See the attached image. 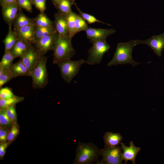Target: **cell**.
<instances>
[{
	"instance_id": "52a82bcc",
	"label": "cell",
	"mask_w": 164,
	"mask_h": 164,
	"mask_svg": "<svg viewBox=\"0 0 164 164\" xmlns=\"http://www.w3.org/2000/svg\"><path fill=\"white\" fill-rule=\"evenodd\" d=\"M122 149L121 147L104 146L100 150L101 160L97 161L96 164H122Z\"/></svg>"
},
{
	"instance_id": "4dcf8cb0",
	"label": "cell",
	"mask_w": 164,
	"mask_h": 164,
	"mask_svg": "<svg viewBox=\"0 0 164 164\" xmlns=\"http://www.w3.org/2000/svg\"><path fill=\"white\" fill-rule=\"evenodd\" d=\"M15 96L11 88L8 87L0 88V99L10 98Z\"/></svg>"
},
{
	"instance_id": "2e32d148",
	"label": "cell",
	"mask_w": 164,
	"mask_h": 164,
	"mask_svg": "<svg viewBox=\"0 0 164 164\" xmlns=\"http://www.w3.org/2000/svg\"><path fill=\"white\" fill-rule=\"evenodd\" d=\"M10 70L13 78L21 76H31V73L23 63L20 58L17 62L12 64Z\"/></svg>"
},
{
	"instance_id": "3957f363",
	"label": "cell",
	"mask_w": 164,
	"mask_h": 164,
	"mask_svg": "<svg viewBox=\"0 0 164 164\" xmlns=\"http://www.w3.org/2000/svg\"><path fill=\"white\" fill-rule=\"evenodd\" d=\"M72 39L70 36L62 37L58 34L53 50V64L60 61L70 59L75 55V51L71 43Z\"/></svg>"
},
{
	"instance_id": "277c9868",
	"label": "cell",
	"mask_w": 164,
	"mask_h": 164,
	"mask_svg": "<svg viewBox=\"0 0 164 164\" xmlns=\"http://www.w3.org/2000/svg\"><path fill=\"white\" fill-rule=\"evenodd\" d=\"M47 57L43 56L31 73L32 87L34 89L45 87L48 81V74L46 68Z\"/></svg>"
},
{
	"instance_id": "d4e9b609",
	"label": "cell",
	"mask_w": 164,
	"mask_h": 164,
	"mask_svg": "<svg viewBox=\"0 0 164 164\" xmlns=\"http://www.w3.org/2000/svg\"><path fill=\"white\" fill-rule=\"evenodd\" d=\"M15 58L10 51L5 52L0 62V68L3 69H10Z\"/></svg>"
},
{
	"instance_id": "d6a6232c",
	"label": "cell",
	"mask_w": 164,
	"mask_h": 164,
	"mask_svg": "<svg viewBox=\"0 0 164 164\" xmlns=\"http://www.w3.org/2000/svg\"><path fill=\"white\" fill-rule=\"evenodd\" d=\"M32 5L40 12H44L46 9V0H31Z\"/></svg>"
},
{
	"instance_id": "ba28073f",
	"label": "cell",
	"mask_w": 164,
	"mask_h": 164,
	"mask_svg": "<svg viewBox=\"0 0 164 164\" xmlns=\"http://www.w3.org/2000/svg\"><path fill=\"white\" fill-rule=\"evenodd\" d=\"M43 56L33 45L31 44L22 57L20 58L24 65L32 73Z\"/></svg>"
},
{
	"instance_id": "9a60e30c",
	"label": "cell",
	"mask_w": 164,
	"mask_h": 164,
	"mask_svg": "<svg viewBox=\"0 0 164 164\" xmlns=\"http://www.w3.org/2000/svg\"><path fill=\"white\" fill-rule=\"evenodd\" d=\"M54 25L59 35L62 37L70 36L66 19V16L58 12L54 15Z\"/></svg>"
},
{
	"instance_id": "7c38bea8",
	"label": "cell",
	"mask_w": 164,
	"mask_h": 164,
	"mask_svg": "<svg viewBox=\"0 0 164 164\" xmlns=\"http://www.w3.org/2000/svg\"><path fill=\"white\" fill-rule=\"evenodd\" d=\"M87 38L90 41H104L109 36L114 33L116 30L113 29L88 28L85 31Z\"/></svg>"
},
{
	"instance_id": "5b68a950",
	"label": "cell",
	"mask_w": 164,
	"mask_h": 164,
	"mask_svg": "<svg viewBox=\"0 0 164 164\" xmlns=\"http://www.w3.org/2000/svg\"><path fill=\"white\" fill-rule=\"evenodd\" d=\"M84 63L85 61L83 59L75 61L68 59L58 62L56 64L60 69L61 76L64 80L70 83Z\"/></svg>"
},
{
	"instance_id": "1f68e13d",
	"label": "cell",
	"mask_w": 164,
	"mask_h": 164,
	"mask_svg": "<svg viewBox=\"0 0 164 164\" xmlns=\"http://www.w3.org/2000/svg\"><path fill=\"white\" fill-rule=\"evenodd\" d=\"M12 121L7 114L6 109H0V123L1 124L9 126L12 124Z\"/></svg>"
},
{
	"instance_id": "d6986e66",
	"label": "cell",
	"mask_w": 164,
	"mask_h": 164,
	"mask_svg": "<svg viewBox=\"0 0 164 164\" xmlns=\"http://www.w3.org/2000/svg\"><path fill=\"white\" fill-rule=\"evenodd\" d=\"M57 32L55 25L45 27L35 26L34 36L35 41L43 37Z\"/></svg>"
},
{
	"instance_id": "4fadbf2b",
	"label": "cell",
	"mask_w": 164,
	"mask_h": 164,
	"mask_svg": "<svg viewBox=\"0 0 164 164\" xmlns=\"http://www.w3.org/2000/svg\"><path fill=\"white\" fill-rule=\"evenodd\" d=\"M2 8L3 19L9 26H12L19 11L22 9L19 7L17 3L6 5Z\"/></svg>"
},
{
	"instance_id": "e575fe53",
	"label": "cell",
	"mask_w": 164,
	"mask_h": 164,
	"mask_svg": "<svg viewBox=\"0 0 164 164\" xmlns=\"http://www.w3.org/2000/svg\"><path fill=\"white\" fill-rule=\"evenodd\" d=\"M19 132L17 127L15 125H13L10 132L8 133L7 139L9 141H12L16 136Z\"/></svg>"
},
{
	"instance_id": "8fae6325",
	"label": "cell",
	"mask_w": 164,
	"mask_h": 164,
	"mask_svg": "<svg viewBox=\"0 0 164 164\" xmlns=\"http://www.w3.org/2000/svg\"><path fill=\"white\" fill-rule=\"evenodd\" d=\"M34 23L19 28H13L18 39L29 45H33L35 43Z\"/></svg>"
},
{
	"instance_id": "8992f818",
	"label": "cell",
	"mask_w": 164,
	"mask_h": 164,
	"mask_svg": "<svg viewBox=\"0 0 164 164\" xmlns=\"http://www.w3.org/2000/svg\"><path fill=\"white\" fill-rule=\"evenodd\" d=\"M92 46L88 50L89 56L85 63L89 65L100 63L104 54L108 51L110 46L106 40L90 41Z\"/></svg>"
},
{
	"instance_id": "9c48e42d",
	"label": "cell",
	"mask_w": 164,
	"mask_h": 164,
	"mask_svg": "<svg viewBox=\"0 0 164 164\" xmlns=\"http://www.w3.org/2000/svg\"><path fill=\"white\" fill-rule=\"evenodd\" d=\"M58 33L50 35L36 40L33 44L39 52L44 56L49 51L53 50Z\"/></svg>"
},
{
	"instance_id": "d590c367",
	"label": "cell",
	"mask_w": 164,
	"mask_h": 164,
	"mask_svg": "<svg viewBox=\"0 0 164 164\" xmlns=\"http://www.w3.org/2000/svg\"><path fill=\"white\" fill-rule=\"evenodd\" d=\"M8 131L5 128L2 127L0 129V141L1 142H5L7 139Z\"/></svg>"
},
{
	"instance_id": "f35d334b",
	"label": "cell",
	"mask_w": 164,
	"mask_h": 164,
	"mask_svg": "<svg viewBox=\"0 0 164 164\" xmlns=\"http://www.w3.org/2000/svg\"><path fill=\"white\" fill-rule=\"evenodd\" d=\"M60 0H51L56 9H57Z\"/></svg>"
},
{
	"instance_id": "836d02e7",
	"label": "cell",
	"mask_w": 164,
	"mask_h": 164,
	"mask_svg": "<svg viewBox=\"0 0 164 164\" xmlns=\"http://www.w3.org/2000/svg\"><path fill=\"white\" fill-rule=\"evenodd\" d=\"M7 114L12 121L16 122L17 120L16 112L15 108V105L11 106L6 108Z\"/></svg>"
},
{
	"instance_id": "ac0fdd59",
	"label": "cell",
	"mask_w": 164,
	"mask_h": 164,
	"mask_svg": "<svg viewBox=\"0 0 164 164\" xmlns=\"http://www.w3.org/2000/svg\"><path fill=\"white\" fill-rule=\"evenodd\" d=\"M9 26L8 33L2 41L5 46V52L10 51L11 50L19 39L16 33L12 30V26Z\"/></svg>"
},
{
	"instance_id": "30bf717a",
	"label": "cell",
	"mask_w": 164,
	"mask_h": 164,
	"mask_svg": "<svg viewBox=\"0 0 164 164\" xmlns=\"http://www.w3.org/2000/svg\"><path fill=\"white\" fill-rule=\"evenodd\" d=\"M140 44H145L149 46L155 53L160 57L164 48V32L159 35L153 36L146 40H135L136 45Z\"/></svg>"
},
{
	"instance_id": "f546056e",
	"label": "cell",
	"mask_w": 164,
	"mask_h": 164,
	"mask_svg": "<svg viewBox=\"0 0 164 164\" xmlns=\"http://www.w3.org/2000/svg\"><path fill=\"white\" fill-rule=\"evenodd\" d=\"M17 4L21 9H24L27 12H32V5L31 0H17Z\"/></svg>"
},
{
	"instance_id": "44dd1931",
	"label": "cell",
	"mask_w": 164,
	"mask_h": 164,
	"mask_svg": "<svg viewBox=\"0 0 164 164\" xmlns=\"http://www.w3.org/2000/svg\"><path fill=\"white\" fill-rule=\"evenodd\" d=\"M33 23L32 18H29L25 15L21 9L19 11L12 25L13 28H19Z\"/></svg>"
},
{
	"instance_id": "74e56055",
	"label": "cell",
	"mask_w": 164,
	"mask_h": 164,
	"mask_svg": "<svg viewBox=\"0 0 164 164\" xmlns=\"http://www.w3.org/2000/svg\"><path fill=\"white\" fill-rule=\"evenodd\" d=\"M17 0H0V4L1 6H2L10 4L17 3Z\"/></svg>"
},
{
	"instance_id": "f1b7e54d",
	"label": "cell",
	"mask_w": 164,
	"mask_h": 164,
	"mask_svg": "<svg viewBox=\"0 0 164 164\" xmlns=\"http://www.w3.org/2000/svg\"><path fill=\"white\" fill-rule=\"evenodd\" d=\"M10 69H3L0 68V88L13 79Z\"/></svg>"
},
{
	"instance_id": "6da1fadb",
	"label": "cell",
	"mask_w": 164,
	"mask_h": 164,
	"mask_svg": "<svg viewBox=\"0 0 164 164\" xmlns=\"http://www.w3.org/2000/svg\"><path fill=\"white\" fill-rule=\"evenodd\" d=\"M76 156L73 163L90 164L98 161L101 156L100 150L91 142H78L75 152Z\"/></svg>"
},
{
	"instance_id": "5bb4252c",
	"label": "cell",
	"mask_w": 164,
	"mask_h": 164,
	"mask_svg": "<svg viewBox=\"0 0 164 164\" xmlns=\"http://www.w3.org/2000/svg\"><path fill=\"white\" fill-rule=\"evenodd\" d=\"M120 144L123 151L122 159L125 161L124 164H127L128 161H131L133 164H135L136 158L141 150L140 148L136 147L132 141L130 142L128 147L123 143L121 142Z\"/></svg>"
},
{
	"instance_id": "484cf974",
	"label": "cell",
	"mask_w": 164,
	"mask_h": 164,
	"mask_svg": "<svg viewBox=\"0 0 164 164\" xmlns=\"http://www.w3.org/2000/svg\"><path fill=\"white\" fill-rule=\"evenodd\" d=\"M23 99V97L16 96L10 98L0 99V109H5L11 106L15 105L22 101Z\"/></svg>"
},
{
	"instance_id": "e0dca14e",
	"label": "cell",
	"mask_w": 164,
	"mask_h": 164,
	"mask_svg": "<svg viewBox=\"0 0 164 164\" xmlns=\"http://www.w3.org/2000/svg\"><path fill=\"white\" fill-rule=\"evenodd\" d=\"M104 146L114 147L118 146L122 139L119 133L106 132L103 136Z\"/></svg>"
},
{
	"instance_id": "603a6c76",
	"label": "cell",
	"mask_w": 164,
	"mask_h": 164,
	"mask_svg": "<svg viewBox=\"0 0 164 164\" xmlns=\"http://www.w3.org/2000/svg\"><path fill=\"white\" fill-rule=\"evenodd\" d=\"M74 2L70 0H60L58 5V12L66 16L72 11L71 6Z\"/></svg>"
},
{
	"instance_id": "8d00e7d4",
	"label": "cell",
	"mask_w": 164,
	"mask_h": 164,
	"mask_svg": "<svg viewBox=\"0 0 164 164\" xmlns=\"http://www.w3.org/2000/svg\"><path fill=\"white\" fill-rule=\"evenodd\" d=\"M8 143H5L1 144L0 145V156L3 157L5 155V150L7 147Z\"/></svg>"
},
{
	"instance_id": "4316f807",
	"label": "cell",
	"mask_w": 164,
	"mask_h": 164,
	"mask_svg": "<svg viewBox=\"0 0 164 164\" xmlns=\"http://www.w3.org/2000/svg\"><path fill=\"white\" fill-rule=\"evenodd\" d=\"M89 27L86 20L79 15L76 13L75 17L76 33L82 31H85Z\"/></svg>"
},
{
	"instance_id": "ab89813d",
	"label": "cell",
	"mask_w": 164,
	"mask_h": 164,
	"mask_svg": "<svg viewBox=\"0 0 164 164\" xmlns=\"http://www.w3.org/2000/svg\"><path fill=\"white\" fill-rule=\"evenodd\" d=\"M70 0L72 1L73 2H74V1H75V0Z\"/></svg>"
},
{
	"instance_id": "cb8c5ba5",
	"label": "cell",
	"mask_w": 164,
	"mask_h": 164,
	"mask_svg": "<svg viewBox=\"0 0 164 164\" xmlns=\"http://www.w3.org/2000/svg\"><path fill=\"white\" fill-rule=\"evenodd\" d=\"M76 13L72 11L66 16V19L70 36L71 38L76 33L75 17Z\"/></svg>"
},
{
	"instance_id": "7a4b0ae2",
	"label": "cell",
	"mask_w": 164,
	"mask_h": 164,
	"mask_svg": "<svg viewBox=\"0 0 164 164\" xmlns=\"http://www.w3.org/2000/svg\"><path fill=\"white\" fill-rule=\"evenodd\" d=\"M135 46V40H132L126 43H119L111 60L108 63V66L128 63L133 67L140 63L133 60L132 57L133 49Z\"/></svg>"
},
{
	"instance_id": "7402d4cb",
	"label": "cell",
	"mask_w": 164,
	"mask_h": 164,
	"mask_svg": "<svg viewBox=\"0 0 164 164\" xmlns=\"http://www.w3.org/2000/svg\"><path fill=\"white\" fill-rule=\"evenodd\" d=\"M32 19L36 26L45 27L54 25V22L51 20L44 12H40Z\"/></svg>"
},
{
	"instance_id": "ffe728a7",
	"label": "cell",
	"mask_w": 164,
	"mask_h": 164,
	"mask_svg": "<svg viewBox=\"0 0 164 164\" xmlns=\"http://www.w3.org/2000/svg\"><path fill=\"white\" fill-rule=\"evenodd\" d=\"M30 45L19 39L10 51L15 58H21Z\"/></svg>"
},
{
	"instance_id": "83f0119b",
	"label": "cell",
	"mask_w": 164,
	"mask_h": 164,
	"mask_svg": "<svg viewBox=\"0 0 164 164\" xmlns=\"http://www.w3.org/2000/svg\"><path fill=\"white\" fill-rule=\"evenodd\" d=\"M73 5H75L76 8L79 12V15L81 16L85 20L87 21L89 24H91L92 23H94L95 22H98L102 23L108 26H111V25L109 24L105 23L102 21H101L98 20L94 16L92 15L82 12L78 8L77 5L75 2L74 3Z\"/></svg>"
}]
</instances>
